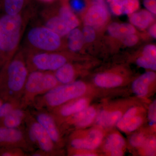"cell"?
Masks as SVG:
<instances>
[{
	"mask_svg": "<svg viewBox=\"0 0 156 156\" xmlns=\"http://www.w3.org/2000/svg\"><path fill=\"white\" fill-rule=\"evenodd\" d=\"M129 15L130 23L141 30L149 27L154 21V15L147 10L136 11Z\"/></svg>",
	"mask_w": 156,
	"mask_h": 156,
	"instance_id": "obj_16",
	"label": "cell"
},
{
	"mask_svg": "<svg viewBox=\"0 0 156 156\" xmlns=\"http://www.w3.org/2000/svg\"><path fill=\"white\" fill-rule=\"evenodd\" d=\"M136 63L139 67L156 71V59L142 55L137 58Z\"/></svg>",
	"mask_w": 156,
	"mask_h": 156,
	"instance_id": "obj_28",
	"label": "cell"
},
{
	"mask_svg": "<svg viewBox=\"0 0 156 156\" xmlns=\"http://www.w3.org/2000/svg\"><path fill=\"white\" fill-rule=\"evenodd\" d=\"M156 78V73L153 71L147 72L140 76L132 83V89L134 94L140 97L146 96L150 86L155 81Z\"/></svg>",
	"mask_w": 156,
	"mask_h": 156,
	"instance_id": "obj_15",
	"label": "cell"
},
{
	"mask_svg": "<svg viewBox=\"0 0 156 156\" xmlns=\"http://www.w3.org/2000/svg\"><path fill=\"white\" fill-rule=\"evenodd\" d=\"M112 13L116 16L122 15V0H106Z\"/></svg>",
	"mask_w": 156,
	"mask_h": 156,
	"instance_id": "obj_33",
	"label": "cell"
},
{
	"mask_svg": "<svg viewBox=\"0 0 156 156\" xmlns=\"http://www.w3.org/2000/svg\"><path fill=\"white\" fill-rule=\"evenodd\" d=\"M143 122V119L142 117L136 115L128 123V125L126 126L124 132H128V133L133 132L142 125Z\"/></svg>",
	"mask_w": 156,
	"mask_h": 156,
	"instance_id": "obj_34",
	"label": "cell"
},
{
	"mask_svg": "<svg viewBox=\"0 0 156 156\" xmlns=\"http://www.w3.org/2000/svg\"><path fill=\"white\" fill-rule=\"evenodd\" d=\"M147 10L154 15L156 14V0H142Z\"/></svg>",
	"mask_w": 156,
	"mask_h": 156,
	"instance_id": "obj_40",
	"label": "cell"
},
{
	"mask_svg": "<svg viewBox=\"0 0 156 156\" xmlns=\"http://www.w3.org/2000/svg\"><path fill=\"white\" fill-rule=\"evenodd\" d=\"M142 55H145L156 59V47L155 45L149 44L144 48Z\"/></svg>",
	"mask_w": 156,
	"mask_h": 156,
	"instance_id": "obj_39",
	"label": "cell"
},
{
	"mask_svg": "<svg viewBox=\"0 0 156 156\" xmlns=\"http://www.w3.org/2000/svg\"><path fill=\"white\" fill-rule=\"evenodd\" d=\"M122 115V114L120 111L109 112L102 110L96 115V122L101 127H112L116 125Z\"/></svg>",
	"mask_w": 156,
	"mask_h": 156,
	"instance_id": "obj_18",
	"label": "cell"
},
{
	"mask_svg": "<svg viewBox=\"0 0 156 156\" xmlns=\"http://www.w3.org/2000/svg\"><path fill=\"white\" fill-rule=\"evenodd\" d=\"M59 84L53 72H30L21 98V106L25 108L31 106L37 96L44 94Z\"/></svg>",
	"mask_w": 156,
	"mask_h": 156,
	"instance_id": "obj_4",
	"label": "cell"
},
{
	"mask_svg": "<svg viewBox=\"0 0 156 156\" xmlns=\"http://www.w3.org/2000/svg\"><path fill=\"white\" fill-rule=\"evenodd\" d=\"M156 100H154L150 105L148 113V119L151 126H153L156 124Z\"/></svg>",
	"mask_w": 156,
	"mask_h": 156,
	"instance_id": "obj_38",
	"label": "cell"
},
{
	"mask_svg": "<svg viewBox=\"0 0 156 156\" xmlns=\"http://www.w3.org/2000/svg\"><path fill=\"white\" fill-rule=\"evenodd\" d=\"M67 36V46L70 50L73 52L80 51L85 43L82 31L76 27L71 30Z\"/></svg>",
	"mask_w": 156,
	"mask_h": 156,
	"instance_id": "obj_23",
	"label": "cell"
},
{
	"mask_svg": "<svg viewBox=\"0 0 156 156\" xmlns=\"http://www.w3.org/2000/svg\"><path fill=\"white\" fill-rule=\"evenodd\" d=\"M96 155L95 154H92V153H76L74 154L73 155V156H95Z\"/></svg>",
	"mask_w": 156,
	"mask_h": 156,
	"instance_id": "obj_43",
	"label": "cell"
},
{
	"mask_svg": "<svg viewBox=\"0 0 156 156\" xmlns=\"http://www.w3.org/2000/svg\"><path fill=\"white\" fill-rule=\"evenodd\" d=\"M69 5L73 11L80 12L87 6V0H67Z\"/></svg>",
	"mask_w": 156,
	"mask_h": 156,
	"instance_id": "obj_36",
	"label": "cell"
},
{
	"mask_svg": "<svg viewBox=\"0 0 156 156\" xmlns=\"http://www.w3.org/2000/svg\"><path fill=\"white\" fill-rule=\"evenodd\" d=\"M29 71L54 72L68 62L66 56L56 52H34L26 59Z\"/></svg>",
	"mask_w": 156,
	"mask_h": 156,
	"instance_id": "obj_7",
	"label": "cell"
},
{
	"mask_svg": "<svg viewBox=\"0 0 156 156\" xmlns=\"http://www.w3.org/2000/svg\"><path fill=\"white\" fill-rule=\"evenodd\" d=\"M15 147L25 151L32 152L34 148L29 142L24 130L0 126V147Z\"/></svg>",
	"mask_w": 156,
	"mask_h": 156,
	"instance_id": "obj_8",
	"label": "cell"
},
{
	"mask_svg": "<svg viewBox=\"0 0 156 156\" xmlns=\"http://www.w3.org/2000/svg\"><path fill=\"white\" fill-rule=\"evenodd\" d=\"M45 27L61 37L67 36L72 30L58 15L49 18L46 21Z\"/></svg>",
	"mask_w": 156,
	"mask_h": 156,
	"instance_id": "obj_21",
	"label": "cell"
},
{
	"mask_svg": "<svg viewBox=\"0 0 156 156\" xmlns=\"http://www.w3.org/2000/svg\"><path fill=\"white\" fill-rule=\"evenodd\" d=\"M144 134L141 133H137L131 135L129 138V143L131 146L134 147H142L145 140Z\"/></svg>",
	"mask_w": 156,
	"mask_h": 156,
	"instance_id": "obj_35",
	"label": "cell"
},
{
	"mask_svg": "<svg viewBox=\"0 0 156 156\" xmlns=\"http://www.w3.org/2000/svg\"><path fill=\"white\" fill-rule=\"evenodd\" d=\"M96 109L92 106H88L81 111L66 119V122L78 128L89 126L95 119Z\"/></svg>",
	"mask_w": 156,
	"mask_h": 156,
	"instance_id": "obj_14",
	"label": "cell"
},
{
	"mask_svg": "<svg viewBox=\"0 0 156 156\" xmlns=\"http://www.w3.org/2000/svg\"><path fill=\"white\" fill-rule=\"evenodd\" d=\"M62 1V5L58 11V17L67 23L72 29L76 28L80 25L79 19L70 8L67 0Z\"/></svg>",
	"mask_w": 156,
	"mask_h": 156,
	"instance_id": "obj_22",
	"label": "cell"
},
{
	"mask_svg": "<svg viewBox=\"0 0 156 156\" xmlns=\"http://www.w3.org/2000/svg\"><path fill=\"white\" fill-rule=\"evenodd\" d=\"M102 132L98 130L89 131L85 137H74L70 141L71 147L76 150H93L100 146L103 139Z\"/></svg>",
	"mask_w": 156,
	"mask_h": 156,
	"instance_id": "obj_11",
	"label": "cell"
},
{
	"mask_svg": "<svg viewBox=\"0 0 156 156\" xmlns=\"http://www.w3.org/2000/svg\"><path fill=\"white\" fill-rule=\"evenodd\" d=\"M146 154L153 156L155 154L156 139L154 137H150L146 139L142 147Z\"/></svg>",
	"mask_w": 156,
	"mask_h": 156,
	"instance_id": "obj_31",
	"label": "cell"
},
{
	"mask_svg": "<svg viewBox=\"0 0 156 156\" xmlns=\"http://www.w3.org/2000/svg\"><path fill=\"white\" fill-rule=\"evenodd\" d=\"M0 156H27V152L21 148L15 147H0Z\"/></svg>",
	"mask_w": 156,
	"mask_h": 156,
	"instance_id": "obj_30",
	"label": "cell"
},
{
	"mask_svg": "<svg viewBox=\"0 0 156 156\" xmlns=\"http://www.w3.org/2000/svg\"><path fill=\"white\" fill-rule=\"evenodd\" d=\"M87 90V86L83 81H73L67 84H59L37 96L32 105L34 108L50 111L71 101L82 97Z\"/></svg>",
	"mask_w": 156,
	"mask_h": 156,
	"instance_id": "obj_2",
	"label": "cell"
},
{
	"mask_svg": "<svg viewBox=\"0 0 156 156\" xmlns=\"http://www.w3.org/2000/svg\"><path fill=\"white\" fill-rule=\"evenodd\" d=\"M29 73L24 55L19 52L4 66L0 75V97L21 102Z\"/></svg>",
	"mask_w": 156,
	"mask_h": 156,
	"instance_id": "obj_1",
	"label": "cell"
},
{
	"mask_svg": "<svg viewBox=\"0 0 156 156\" xmlns=\"http://www.w3.org/2000/svg\"><path fill=\"white\" fill-rule=\"evenodd\" d=\"M59 84H67L74 81L76 76L74 66L67 62L53 73Z\"/></svg>",
	"mask_w": 156,
	"mask_h": 156,
	"instance_id": "obj_20",
	"label": "cell"
},
{
	"mask_svg": "<svg viewBox=\"0 0 156 156\" xmlns=\"http://www.w3.org/2000/svg\"><path fill=\"white\" fill-rule=\"evenodd\" d=\"M108 31L112 37L120 39L128 35L136 34V30L131 23L113 22L108 26Z\"/></svg>",
	"mask_w": 156,
	"mask_h": 156,
	"instance_id": "obj_19",
	"label": "cell"
},
{
	"mask_svg": "<svg viewBox=\"0 0 156 156\" xmlns=\"http://www.w3.org/2000/svg\"><path fill=\"white\" fill-rule=\"evenodd\" d=\"M19 106H22L20 101L14 100H4L0 106V122L9 114L14 109Z\"/></svg>",
	"mask_w": 156,
	"mask_h": 156,
	"instance_id": "obj_27",
	"label": "cell"
},
{
	"mask_svg": "<svg viewBox=\"0 0 156 156\" xmlns=\"http://www.w3.org/2000/svg\"><path fill=\"white\" fill-rule=\"evenodd\" d=\"M111 156H123L124 155V152L123 150H116L113 151L109 153Z\"/></svg>",
	"mask_w": 156,
	"mask_h": 156,
	"instance_id": "obj_42",
	"label": "cell"
},
{
	"mask_svg": "<svg viewBox=\"0 0 156 156\" xmlns=\"http://www.w3.org/2000/svg\"><path fill=\"white\" fill-rule=\"evenodd\" d=\"M123 44L128 47H133L138 43L139 38L136 34H131L120 39Z\"/></svg>",
	"mask_w": 156,
	"mask_h": 156,
	"instance_id": "obj_37",
	"label": "cell"
},
{
	"mask_svg": "<svg viewBox=\"0 0 156 156\" xmlns=\"http://www.w3.org/2000/svg\"><path fill=\"white\" fill-rule=\"evenodd\" d=\"M87 98H79L64 104L61 106L50 111L56 119L59 118H67L86 108L89 105Z\"/></svg>",
	"mask_w": 156,
	"mask_h": 156,
	"instance_id": "obj_12",
	"label": "cell"
},
{
	"mask_svg": "<svg viewBox=\"0 0 156 156\" xmlns=\"http://www.w3.org/2000/svg\"><path fill=\"white\" fill-rule=\"evenodd\" d=\"M19 106L14 109L0 122V126L12 128H22L26 122L29 112Z\"/></svg>",
	"mask_w": 156,
	"mask_h": 156,
	"instance_id": "obj_13",
	"label": "cell"
},
{
	"mask_svg": "<svg viewBox=\"0 0 156 156\" xmlns=\"http://www.w3.org/2000/svg\"><path fill=\"white\" fill-rule=\"evenodd\" d=\"M30 44L42 52H56L61 48V37L46 27L32 28L27 36Z\"/></svg>",
	"mask_w": 156,
	"mask_h": 156,
	"instance_id": "obj_6",
	"label": "cell"
},
{
	"mask_svg": "<svg viewBox=\"0 0 156 156\" xmlns=\"http://www.w3.org/2000/svg\"><path fill=\"white\" fill-rule=\"evenodd\" d=\"M148 32L151 37L154 39L156 38V23H152L149 27Z\"/></svg>",
	"mask_w": 156,
	"mask_h": 156,
	"instance_id": "obj_41",
	"label": "cell"
},
{
	"mask_svg": "<svg viewBox=\"0 0 156 156\" xmlns=\"http://www.w3.org/2000/svg\"><path fill=\"white\" fill-rule=\"evenodd\" d=\"M94 82L101 88H112L119 87L122 84L123 79L121 76L111 73H103L95 76Z\"/></svg>",
	"mask_w": 156,
	"mask_h": 156,
	"instance_id": "obj_17",
	"label": "cell"
},
{
	"mask_svg": "<svg viewBox=\"0 0 156 156\" xmlns=\"http://www.w3.org/2000/svg\"><path fill=\"white\" fill-rule=\"evenodd\" d=\"M42 1L45 2H53L54 0H42Z\"/></svg>",
	"mask_w": 156,
	"mask_h": 156,
	"instance_id": "obj_45",
	"label": "cell"
},
{
	"mask_svg": "<svg viewBox=\"0 0 156 156\" xmlns=\"http://www.w3.org/2000/svg\"><path fill=\"white\" fill-rule=\"evenodd\" d=\"M23 2L24 0H4L7 14L15 15L19 14L23 7Z\"/></svg>",
	"mask_w": 156,
	"mask_h": 156,
	"instance_id": "obj_26",
	"label": "cell"
},
{
	"mask_svg": "<svg viewBox=\"0 0 156 156\" xmlns=\"http://www.w3.org/2000/svg\"><path fill=\"white\" fill-rule=\"evenodd\" d=\"M84 41L86 43H92L96 38L95 29L88 25H85L82 31Z\"/></svg>",
	"mask_w": 156,
	"mask_h": 156,
	"instance_id": "obj_32",
	"label": "cell"
},
{
	"mask_svg": "<svg viewBox=\"0 0 156 156\" xmlns=\"http://www.w3.org/2000/svg\"><path fill=\"white\" fill-rule=\"evenodd\" d=\"M3 101H4V100L1 97H0V106L2 105V103H3Z\"/></svg>",
	"mask_w": 156,
	"mask_h": 156,
	"instance_id": "obj_44",
	"label": "cell"
},
{
	"mask_svg": "<svg viewBox=\"0 0 156 156\" xmlns=\"http://www.w3.org/2000/svg\"><path fill=\"white\" fill-rule=\"evenodd\" d=\"M25 124L26 128L24 131L33 147H37L46 156L53 155L56 152V145L30 113H29Z\"/></svg>",
	"mask_w": 156,
	"mask_h": 156,
	"instance_id": "obj_5",
	"label": "cell"
},
{
	"mask_svg": "<svg viewBox=\"0 0 156 156\" xmlns=\"http://www.w3.org/2000/svg\"><path fill=\"white\" fill-rule=\"evenodd\" d=\"M31 114L35 119L44 128L56 146L59 145L61 141V135L56 120L53 114L48 111L34 108Z\"/></svg>",
	"mask_w": 156,
	"mask_h": 156,
	"instance_id": "obj_9",
	"label": "cell"
},
{
	"mask_svg": "<svg viewBox=\"0 0 156 156\" xmlns=\"http://www.w3.org/2000/svg\"><path fill=\"white\" fill-rule=\"evenodd\" d=\"M138 110V108L136 107H131L128 110L124 115H122L120 120L117 122L116 125L117 128L124 132L129 122L137 115Z\"/></svg>",
	"mask_w": 156,
	"mask_h": 156,
	"instance_id": "obj_25",
	"label": "cell"
},
{
	"mask_svg": "<svg viewBox=\"0 0 156 156\" xmlns=\"http://www.w3.org/2000/svg\"><path fill=\"white\" fill-rule=\"evenodd\" d=\"M23 20L17 14H7L0 18V59L6 64L13 57L20 38Z\"/></svg>",
	"mask_w": 156,
	"mask_h": 156,
	"instance_id": "obj_3",
	"label": "cell"
},
{
	"mask_svg": "<svg viewBox=\"0 0 156 156\" xmlns=\"http://www.w3.org/2000/svg\"><path fill=\"white\" fill-rule=\"evenodd\" d=\"M126 145L125 140L119 134L113 133L110 134L104 144V148L109 153L113 151L123 150Z\"/></svg>",
	"mask_w": 156,
	"mask_h": 156,
	"instance_id": "obj_24",
	"label": "cell"
},
{
	"mask_svg": "<svg viewBox=\"0 0 156 156\" xmlns=\"http://www.w3.org/2000/svg\"><path fill=\"white\" fill-rule=\"evenodd\" d=\"M109 17L107 6L92 4L85 13L84 24L92 27L95 29L101 28L106 24Z\"/></svg>",
	"mask_w": 156,
	"mask_h": 156,
	"instance_id": "obj_10",
	"label": "cell"
},
{
	"mask_svg": "<svg viewBox=\"0 0 156 156\" xmlns=\"http://www.w3.org/2000/svg\"><path fill=\"white\" fill-rule=\"evenodd\" d=\"M123 14L130 15L139 9V0H122Z\"/></svg>",
	"mask_w": 156,
	"mask_h": 156,
	"instance_id": "obj_29",
	"label": "cell"
}]
</instances>
